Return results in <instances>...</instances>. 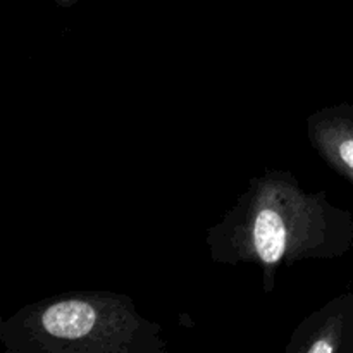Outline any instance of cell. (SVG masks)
Masks as SVG:
<instances>
[{"instance_id":"1","label":"cell","mask_w":353,"mask_h":353,"mask_svg":"<svg viewBox=\"0 0 353 353\" xmlns=\"http://www.w3.org/2000/svg\"><path fill=\"white\" fill-rule=\"evenodd\" d=\"M97 314L90 303L81 300H68L55 303L43 314V330L55 338H69L76 340L93 330Z\"/></svg>"},{"instance_id":"2","label":"cell","mask_w":353,"mask_h":353,"mask_svg":"<svg viewBox=\"0 0 353 353\" xmlns=\"http://www.w3.org/2000/svg\"><path fill=\"white\" fill-rule=\"evenodd\" d=\"M254 241L259 255L268 264H276L286 248V228L278 212L262 210L254 224Z\"/></svg>"},{"instance_id":"3","label":"cell","mask_w":353,"mask_h":353,"mask_svg":"<svg viewBox=\"0 0 353 353\" xmlns=\"http://www.w3.org/2000/svg\"><path fill=\"white\" fill-rule=\"evenodd\" d=\"M340 155L345 164L353 169V140H347L340 145Z\"/></svg>"},{"instance_id":"4","label":"cell","mask_w":353,"mask_h":353,"mask_svg":"<svg viewBox=\"0 0 353 353\" xmlns=\"http://www.w3.org/2000/svg\"><path fill=\"white\" fill-rule=\"evenodd\" d=\"M331 350H333V347L327 343H316L309 348V352H331Z\"/></svg>"}]
</instances>
